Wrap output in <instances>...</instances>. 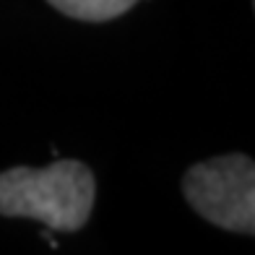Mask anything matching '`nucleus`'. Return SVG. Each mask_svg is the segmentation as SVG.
I'll return each mask as SVG.
<instances>
[{"mask_svg": "<svg viewBox=\"0 0 255 255\" xmlns=\"http://www.w3.org/2000/svg\"><path fill=\"white\" fill-rule=\"evenodd\" d=\"M47 3L73 21H86V24H104L115 21L128 13L138 0H47Z\"/></svg>", "mask_w": 255, "mask_h": 255, "instance_id": "7ed1b4c3", "label": "nucleus"}, {"mask_svg": "<svg viewBox=\"0 0 255 255\" xmlns=\"http://www.w3.org/2000/svg\"><path fill=\"white\" fill-rule=\"evenodd\" d=\"M97 201V177L78 159L0 172V216L37 219L50 232H81Z\"/></svg>", "mask_w": 255, "mask_h": 255, "instance_id": "f257e3e1", "label": "nucleus"}, {"mask_svg": "<svg viewBox=\"0 0 255 255\" xmlns=\"http://www.w3.org/2000/svg\"><path fill=\"white\" fill-rule=\"evenodd\" d=\"M185 201L208 224L235 235L255 232V164L245 154H224L188 167L180 180Z\"/></svg>", "mask_w": 255, "mask_h": 255, "instance_id": "f03ea898", "label": "nucleus"}]
</instances>
